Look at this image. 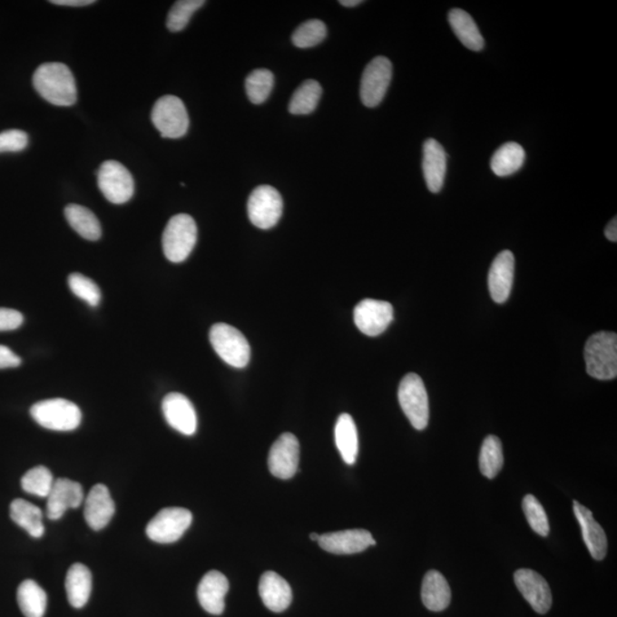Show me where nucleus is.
<instances>
[{
	"label": "nucleus",
	"mask_w": 617,
	"mask_h": 617,
	"mask_svg": "<svg viewBox=\"0 0 617 617\" xmlns=\"http://www.w3.org/2000/svg\"><path fill=\"white\" fill-rule=\"evenodd\" d=\"M34 90L44 100L57 107L77 103V85L72 70L59 62L39 65L33 78Z\"/></svg>",
	"instance_id": "nucleus-1"
},
{
	"label": "nucleus",
	"mask_w": 617,
	"mask_h": 617,
	"mask_svg": "<svg viewBox=\"0 0 617 617\" xmlns=\"http://www.w3.org/2000/svg\"><path fill=\"white\" fill-rule=\"evenodd\" d=\"M586 370L597 380H612L617 377V335L611 332L593 334L584 349Z\"/></svg>",
	"instance_id": "nucleus-2"
},
{
	"label": "nucleus",
	"mask_w": 617,
	"mask_h": 617,
	"mask_svg": "<svg viewBox=\"0 0 617 617\" xmlns=\"http://www.w3.org/2000/svg\"><path fill=\"white\" fill-rule=\"evenodd\" d=\"M197 237V224L191 215H174L162 235V250L166 259L173 263L185 261L195 249Z\"/></svg>",
	"instance_id": "nucleus-3"
},
{
	"label": "nucleus",
	"mask_w": 617,
	"mask_h": 617,
	"mask_svg": "<svg viewBox=\"0 0 617 617\" xmlns=\"http://www.w3.org/2000/svg\"><path fill=\"white\" fill-rule=\"evenodd\" d=\"M30 414L39 426L53 431H73L82 422L77 405L62 398L39 401L31 407Z\"/></svg>",
	"instance_id": "nucleus-4"
},
{
	"label": "nucleus",
	"mask_w": 617,
	"mask_h": 617,
	"mask_svg": "<svg viewBox=\"0 0 617 617\" xmlns=\"http://www.w3.org/2000/svg\"><path fill=\"white\" fill-rule=\"evenodd\" d=\"M211 347L224 363L244 368L250 363V347L240 330L228 324H215L210 332Z\"/></svg>",
	"instance_id": "nucleus-5"
},
{
	"label": "nucleus",
	"mask_w": 617,
	"mask_h": 617,
	"mask_svg": "<svg viewBox=\"0 0 617 617\" xmlns=\"http://www.w3.org/2000/svg\"><path fill=\"white\" fill-rule=\"evenodd\" d=\"M398 399L401 409L416 430L429 423V398L425 383L417 374H407L400 382Z\"/></svg>",
	"instance_id": "nucleus-6"
},
{
	"label": "nucleus",
	"mask_w": 617,
	"mask_h": 617,
	"mask_svg": "<svg viewBox=\"0 0 617 617\" xmlns=\"http://www.w3.org/2000/svg\"><path fill=\"white\" fill-rule=\"evenodd\" d=\"M152 121L162 138L180 139L189 130V114L178 96H162L153 105Z\"/></svg>",
	"instance_id": "nucleus-7"
},
{
	"label": "nucleus",
	"mask_w": 617,
	"mask_h": 617,
	"mask_svg": "<svg viewBox=\"0 0 617 617\" xmlns=\"http://www.w3.org/2000/svg\"><path fill=\"white\" fill-rule=\"evenodd\" d=\"M98 184L105 200L114 205L130 201L134 195V179L125 166L116 161L104 162L98 171Z\"/></svg>",
	"instance_id": "nucleus-8"
},
{
	"label": "nucleus",
	"mask_w": 617,
	"mask_h": 617,
	"mask_svg": "<svg viewBox=\"0 0 617 617\" xmlns=\"http://www.w3.org/2000/svg\"><path fill=\"white\" fill-rule=\"evenodd\" d=\"M283 198L270 185H260L250 193L247 211L250 222L260 229L275 227L283 214Z\"/></svg>",
	"instance_id": "nucleus-9"
},
{
	"label": "nucleus",
	"mask_w": 617,
	"mask_h": 617,
	"mask_svg": "<svg viewBox=\"0 0 617 617\" xmlns=\"http://www.w3.org/2000/svg\"><path fill=\"white\" fill-rule=\"evenodd\" d=\"M192 523V514L183 508L162 509L150 520L147 535L157 544H169L179 541Z\"/></svg>",
	"instance_id": "nucleus-10"
},
{
	"label": "nucleus",
	"mask_w": 617,
	"mask_h": 617,
	"mask_svg": "<svg viewBox=\"0 0 617 617\" xmlns=\"http://www.w3.org/2000/svg\"><path fill=\"white\" fill-rule=\"evenodd\" d=\"M392 78V64L385 56H377L365 68L360 83V98L364 105L376 108L385 99Z\"/></svg>",
	"instance_id": "nucleus-11"
},
{
	"label": "nucleus",
	"mask_w": 617,
	"mask_h": 617,
	"mask_svg": "<svg viewBox=\"0 0 617 617\" xmlns=\"http://www.w3.org/2000/svg\"><path fill=\"white\" fill-rule=\"evenodd\" d=\"M354 319L361 333L367 337H377L385 332L394 320V308L389 302L365 299L357 304Z\"/></svg>",
	"instance_id": "nucleus-12"
},
{
	"label": "nucleus",
	"mask_w": 617,
	"mask_h": 617,
	"mask_svg": "<svg viewBox=\"0 0 617 617\" xmlns=\"http://www.w3.org/2000/svg\"><path fill=\"white\" fill-rule=\"evenodd\" d=\"M299 444L292 434H284L272 445L268 465L270 473L279 479H289L298 473Z\"/></svg>",
	"instance_id": "nucleus-13"
},
{
	"label": "nucleus",
	"mask_w": 617,
	"mask_h": 617,
	"mask_svg": "<svg viewBox=\"0 0 617 617\" xmlns=\"http://www.w3.org/2000/svg\"><path fill=\"white\" fill-rule=\"evenodd\" d=\"M514 583L533 610L539 614H545L549 612L553 605V594L544 576L534 571L523 568L514 573Z\"/></svg>",
	"instance_id": "nucleus-14"
},
{
	"label": "nucleus",
	"mask_w": 617,
	"mask_h": 617,
	"mask_svg": "<svg viewBox=\"0 0 617 617\" xmlns=\"http://www.w3.org/2000/svg\"><path fill=\"white\" fill-rule=\"evenodd\" d=\"M83 501L82 485L72 479L54 480L51 493L47 496L46 514L51 520L64 517L65 511L76 509Z\"/></svg>",
	"instance_id": "nucleus-15"
},
{
	"label": "nucleus",
	"mask_w": 617,
	"mask_h": 617,
	"mask_svg": "<svg viewBox=\"0 0 617 617\" xmlns=\"http://www.w3.org/2000/svg\"><path fill=\"white\" fill-rule=\"evenodd\" d=\"M162 413L167 423L184 436L195 435L197 413L191 400L178 392H171L162 400Z\"/></svg>",
	"instance_id": "nucleus-16"
},
{
	"label": "nucleus",
	"mask_w": 617,
	"mask_h": 617,
	"mask_svg": "<svg viewBox=\"0 0 617 617\" xmlns=\"http://www.w3.org/2000/svg\"><path fill=\"white\" fill-rule=\"evenodd\" d=\"M320 548L335 554H352L363 553L377 542L366 530H348L320 535Z\"/></svg>",
	"instance_id": "nucleus-17"
},
{
	"label": "nucleus",
	"mask_w": 617,
	"mask_h": 617,
	"mask_svg": "<svg viewBox=\"0 0 617 617\" xmlns=\"http://www.w3.org/2000/svg\"><path fill=\"white\" fill-rule=\"evenodd\" d=\"M514 257L510 250L501 252L492 263L488 273V289L494 302L508 301L513 289Z\"/></svg>",
	"instance_id": "nucleus-18"
},
{
	"label": "nucleus",
	"mask_w": 617,
	"mask_h": 617,
	"mask_svg": "<svg viewBox=\"0 0 617 617\" xmlns=\"http://www.w3.org/2000/svg\"><path fill=\"white\" fill-rule=\"evenodd\" d=\"M114 502L107 486L103 484L95 485L88 493L85 500V515L88 526L94 531L107 527L114 514Z\"/></svg>",
	"instance_id": "nucleus-19"
},
{
	"label": "nucleus",
	"mask_w": 617,
	"mask_h": 617,
	"mask_svg": "<svg viewBox=\"0 0 617 617\" xmlns=\"http://www.w3.org/2000/svg\"><path fill=\"white\" fill-rule=\"evenodd\" d=\"M229 581L221 572L211 571L202 577L198 585V601L210 614L221 615L226 608Z\"/></svg>",
	"instance_id": "nucleus-20"
},
{
	"label": "nucleus",
	"mask_w": 617,
	"mask_h": 617,
	"mask_svg": "<svg viewBox=\"0 0 617 617\" xmlns=\"http://www.w3.org/2000/svg\"><path fill=\"white\" fill-rule=\"evenodd\" d=\"M574 514L580 524L582 535L590 554L594 561H603L608 549L605 531L593 518L592 511L577 501H574Z\"/></svg>",
	"instance_id": "nucleus-21"
},
{
	"label": "nucleus",
	"mask_w": 617,
	"mask_h": 617,
	"mask_svg": "<svg viewBox=\"0 0 617 617\" xmlns=\"http://www.w3.org/2000/svg\"><path fill=\"white\" fill-rule=\"evenodd\" d=\"M422 166L427 189L434 193L442 191L447 170V154L438 141H426L423 145Z\"/></svg>",
	"instance_id": "nucleus-22"
},
{
	"label": "nucleus",
	"mask_w": 617,
	"mask_h": 617,
	"mask_svg": "<svg viewBox=\"0 0 617 617\" xmlns=\"http://www.w3.org/2000/svg\"><path fill=\"white\" fill-rule=\"evenodd\" d=\"M259 592L264 605L275 612L288 610L292 602L290 585L275 572L264 573L260 580Z\"/></svg>",
	"instance_id": "nucleus-23"
},
{
	"label": "nucleus",
	"mask_w": 617,
	"mask_h": 617,
	"mask_svg": "<svg viewBox=\"0 0 617 617\" xmlns=\"http://www.w3.org/2000/svg\"><path fill=\"white\" fill-rule=\"evenodd\" d=\"M422 602L427 610L442 612L451 603L452 593L442 573L427 572L422 584Z\"/></svg>",
	"instance_id": "nucleus-24"
},
{
	"label": "nucleus",
	"mask_w": 617,
	"mask_h": 617,
	"mask_svg": "<svg viewBox=\"0 0 617 617\" xmlns=\"http://www.w3.org/2000/svg\"><path fill=\"white\" fill-rule=\"evenodd\" d=\"M65 590L70 605L83 608L90 601L92 593V573L83 563H73L65 579Z\"/></svg>",
	"instance_id": "nucleus-25"
},
{
	"label": "nucleus",
	"mask_w": 617,
	"mask_h": 617,
	"mask_svg": "<svg viewBox=\"0 0 617 617\" xmlns=\"http://www.w3.org/2000/svg\"><path fill=\"white\" fill-rule=\"evenodd\" d=\"M335 444L343 461L347 465H355L358 456V431H357L354 418L349 414H341L335 425Z\"/></svg>",
	"instance_id": "nucleus-26"
},
{
	"label": "nucleus",
	"mask_w": 617,
	"mask_h": 617,
	"mask_svg": "<svg viewBox=\"0 0 617 617\" xmlns=\"http://www.w3.org/2000/svg\"><path fill=\"white\" fill-rule=\"evenodd\" d=\"M449 24L460 42L471 51H482L485 41L469 13L454 8L448 15Z\"/></svg>",
	"instance_id": "nucleus-27"
},
{
	"label": "nucleus",
	"mask_w": 617,
	"mask_h": 617,
	"mask_svg": "<svg viewBox=\"0 0 617 617\" xmlns=\"http://www.w3.org/2000/svg\"><path fill=\"white\" fill-rule=\"evenodd\" d=\"M64 214L70 227L79 236L91 241L99 240L103 236V229H101L98 218L86 207L76 204L68 205L65 207Z\"/></svg>",
	"instance_id": "nucleus-28"
},
{
	"label": "nucleus",
	"mask_w": 617,
	"mask_h": 617,
	"mask_svg": "<svg viewBox=\"0 0 617 617\" xmlns=\"http://www.w3.org/2000/svg\"><path fill=\"white\" fill-rule=\"evenodd\" d=\"M10 514L13 522L34 539H39L45 533L43 523V513L38 506L25 500L17 499L12 502Z\"/></svg>",
	"instance_id": "nucleus-29"
},
{
	"label": "nucleus",
	"mask_w": 617,
	"mask_h": 617,
	"mask_svg": "<svg viewBox=\"0 0 617 617\" xmlns=\"http://www.w3.org/2000/svg\"><path fill=\"white\" fill-rule=\"evenodd\" d=\"M17 602L25 617H44L47 608V594L37 582L25 580L17 589Z\"/></svg>",
	"instance_id": "nucleus-30"
},
{
	"label": "nucleus",
	"mask_w": 617,
	"mask_h": 617,
	"mask_svg": "<svg viewBox=\"0 0 617 617\" xmlns=\"http://www.w3.org/2000/svg\"><path fill=\"white\" fill-rule=\"evenodd\" d=\"M526 153L522 145L509 142L502 145L493 154L491 167L494 174L504 178L522 169Z\"/></svg>",
	"instance_id": "nucleus-31"
},
{
	"label": "nucleus",
	"mask_w": 617,
	"mask_h": 617,
	"mask_svg": "<svg viewBox=\"0 0 617 617\" xmlns=\"http://www.w3.org/2000/svg\"><path fill=\"white\" fill-rule=\"evenodd\" d=\"M504 465V448L496 436L485 438L479 455V468L483 475L494 479L500 474Z\"/></svg>",
	"instance_id": "nucleus-32"
},
{
	"label": "nucleus",
	"mask_w": 617,
	"mask_h": 617,
	"mask_svg": "<svg viewBox=\"0 0 617 617\" xmlns=\"http://www.w3.org/2000/svg\"><path fill=\"white\" fill-rule=\"evenodd\" d=\"M320 83L316 81H307L295 91L289 103V113L293 114H308L314 113L321 98Z\"/></svg>",
	"instance_id": "nucleus-33"
},
{
	"label": "nucleus",
	"mask_w": 617,
	"mask_h": 617,
	"mask_svg": "<svg viewBox=\"0 0 617 617\" xmlns=\"http://www.w3.org/2000/svg\"><path fill=\"white\" fill-rule=\"evenodd\" d=\"M275 77L270 70L257 69L246 78L245 87L250 103L262 104L270 96Z\"/></svg>",
	"instance_id": "nucleus-34"
},
{
	"label": "nucleus",
	"mask_w": 617,
	"mask_h": 617,
	"mask_svg": "<svg viewBox=\"0 0 617 617\" xmlns=\"http://www.w3.org/2000/svg\"><path fill=\"white\" fill-rule=\"evenodd\" d=\"M54 484V478L50 470L44 465L34 466L26 473L21 480V486L31 495L47 497Z\"/></svg>",
	"instance_id": "nucleus-35"
},
{
	"label": "nucleus",
	"mask_w": 617,
	"mask_h": 617,
	"mask_svg": "<svg viewBox=\"0 0 617 617\" xmlns=\"http://www.w3.org/2000/svg\"><path fill=\"white\" fill-rule=\"evenodd\" d=\"M328 36V28L323 21L308 20L294 31L292 42L299 48L318 45Z\"/></svg>",
	"instance_id": "nucleus-36"
},
{
	"label": "nucleus",
	"mask_w": 617,
	"mask_h": 617,
	"mask_svg": "<svg viewBox=\"0 0 617 617\" xmlns=\"http://www.w3.org/2000/svg\"><path fill=\"white\" fill-rule=\"evenodd\" d=\"M205 5L204 0H180L176 2L174 6L167 16V28L173 33L182 31L195 13Z\"/></svg>",
	"instance_id": "nucleus-37"
},
{
	"label": "nucleus",
	"mask_w": 617,
	"mask_h": 617,
	"mask_svg": "<svg viewBox=\"0 0 617 617\" xmlns=\"http://www.w3.org/2000/svg\"><path fill=\"white\" fill-rule=\"evenodd\" d=\"M523 509L532 530L541 536H548L550 533L549 519L539 500L535 496L531 495V494L524 496Z\"/></svg>",
	"instance_id": "nucleus-38"
},
{
	"label": "nucleus",
	"mask_w": 617,
	"mask_h": 617,
	"mask_svg": "<svg viewBox=\"0 0 617 617\" xmlns=\"http://www.w3.org/2000/svg\"><path fill=\"white\" fill-rule=\"evenodd\" d=\"M68 285L77 298L85 301L88 306L96 308L101 302V290L98 285L82 273H72Z\"/></svg>",
	"instance_id": "nucleus-39"
},
{
	"label": "nucleus",
	"mask_w": 617,
	"mask_h": 617,
	"mask_svg": "<svg viewBox=\"0 0 617 617\" xmlns=\"http://www.w3.org/2000/svg\"><path fill=\"white\" fill-rule=\"evenodd\" d=\"M29 144V136L24 131L8 130L0 133V153L21 152Z\"/></svg>",
	"instance_id": "nucleus-40"
},
{
	"label": "nucleus",
	"mask_w": 617,
	"mask_h": 617,
	"mask_svg": "<svg viewBox=\"0 0 617 617\" xmlns=\"http://www.w3.org/2000/svg\"><path fill=\"white\" fill-rule=\"evenodd\" d=\"M24 317L15 308H0V332L15 330L24 324Z\"/></svg>",
	"instance_id": "nucleus-41"
},
{
	"label": "nucleus",
	"mask_w": 617,
	"mask_h": 617,
	"mask_svg": "<svg viewBox=\"0 0 617 617\" xmlns=\"http://www.w3.org/2000/svg\"><path fill=\"white\" fill-rule=\"evenodd\" d=\"M22 360L10 348L0 346V369L19 367Z\"/></svg>",
	"instance_id": "nucleus-42"
},
{
	"label": "nucleus",
	"mask_w": 617,
	"mask_h": 617,
	"mask_svg": "<svg viewBox=\"0 0 617 617\" xmlns=\"http://www.w3.org/2000/svg\"><path fill=\"white\" fill-rule=\"evenodd\" d=\"M52 4L59 6L83 7L92 5L94 0H52Z\"/></svg>",
	"instance_id": "nucleus-43"
},
{
	"label": "nucleus",
	"mask_w": 617,
	"mask_h": 617,
	"mask_svg": "<svg viewBox=\"0 0 617 617\" xmlns=\"http://www.w3.org/2000/svg\"><path fill=\"white\" fill-rule=\"evenodd\" d=\"M605 235L607 237L608 240L611 241H617V219L614 218L612 220L610 223H608V226L605 229Z\"/></svg>",
	"instance_id": "nucleus-44"
},
{
	"label": "nucleus",
	"mask_w": 617,
	"mask_h": 617,
	"mask_svg": "<svg viewBox=\"0 0 617 617\" xmlns=\"http://www.w3.org/2000/svg\"><path fill=\"white\" fill-rule=\"evenodd\" d=\"M361 3H363L361 2V0H341V2H339V4H341L342 6L346 7L358 6L359 4Z\"/></svg>",
	"instance_id": "nucleus-45"
},
{
	"label": "nucleus",
	"mask_w": 617,
	"mask_h": 617,
	"mask_svg": "<svg viewBox=\"0 0 617 617\" xmlns=\"http://www.w3.org/2000/svg\"><path fill=\"white\" fill-rule=\"evenodd\" d=\"M319 536L320 535L318 534V533H312V534H310V539L312 541L318 542Z\"/></svg>",
	"instance_id": "nucleus-46"
}]
</instances>
